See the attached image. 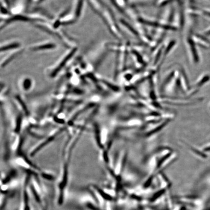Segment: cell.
Instances as JSON below:
<instances>
[{
    "label": "cell",
    "instance_id": "277c9868",
    "mask_svg": "<svg viewBox=\"0 0 210 210\" xmlns=\"http://www.w3.org/2000/svg\"><path fill=\"white\" fill-rule=\"evenodd\" d=\"M19 46H20V44L19 43H13V44H9V45H8L2 47L1 51H7L8 50L14 49V48H17Z\"/></svg>",
    "mask_w": 210,
    "mask_h": 210
},
{
    "label": "cell",
    "instance_id": "6da1fadb",
    "mask_svg": "<svg viewBox=\"0 0 210 210\" xmlns=\"http://www.w3.org/2000/svg\"><path fill=\"white\" fill-rule=\"evenodd\" d=\"M28 183H29V179H27L26 181V184L24 186V189L23 190V201H24L23 210H31L30 207L29 205V194L27 188Z\"/></svg>",
    "mask_w": 210,
    "mask_h": 210
},
{
    "label": "cell",
    "instance_id": "3957f363",
    "mask_svg": "<svg viewBox=\"0 0 210 210\" xmlns=\"http://www.w3.org/2000/svg\"><path fill=\"white\" fill-rule=\"evenodd\" d=\"M55 47V45L54 44H45L43 45L37 47L33 49L34 50H43V49H52Z\"/></svg>",
    "mask_w": 210,
    "mask_h": 210
},
{
    "label": "cell",
    "instance_id": "5b68a950",
    "mask_svg": "<svg viewBox=\"0 0 210 210\" xmlns=\"http://www.w3.org/2000/svg\"><path fill=\"white\" fill-rule=\"evenodd\" d=\"M83 0H79L78 5L77 7V10H76V15L77 17H78L80 14L81 10L82 8V5H83Z\"/></svg>",
    "mask_w": 210,
    "mask_h": 210
},
{
    "label": "cell",
    "instance_id": "7a4b0ae2",
    "mask_svg": "<svg viewBox=\"0 0 210 210\" xmlns=\"http://www.w3.org/2000/svg\"><path fill=\"white\" fill-rule=\"evenodd\" d=\"M76 51H77V49H74L73 50H72V52L70 53L69 54H68L67 57H66V58L63 59V61L60 63L59 66H58V68H56L55 70L53 72V74H52V75H53V76H55V75H56L58 72H59V71L61 70L62 68H63L64 66L65 65V64L67 63V62L69 61V60L71 59V58H72V56L74 55L75 52H76Z\"/></svg>",
    "mask_w": 210,
    "mask_h": 210
},
{
    "label": "cell",
    "instance_id": "8992f818",
    "mask_svg": "<svg viewBox=\"0 0 210 210\" xmlns=\"http://www.w3.org/2000/svg\"><path fill=\"white\" fill-rule=\"evenodd\" d=\"M31 81L29 79H27V80L24 81V87L25 89H28L30 87Z\"/></svg>",
    "mask_w": 210,
    "mask_h": 210
}]
</instances>
